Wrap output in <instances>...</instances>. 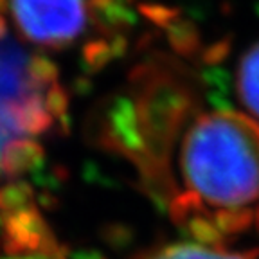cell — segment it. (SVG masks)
<instances>
[{"label":"cell","mask_w":259,"mask_h":259,"mask_svg":"<svg viewBox=\"0 0 259 259\" xmlns=\"http://www.w3.org/2000/svg\"><path fill=\"white\" fill-rule=\"evenodd\" d=\"M180 171L203 205L243 210L259 198V122L245 113H200L184 135Z\"/></svg>","instance_id":"cell-1"},{"label":"cell","mask_w":259,"mask_h":259,"mask_svg":"<svg viewBox=\"0 0 259 259\" xmlns=\"http://www.w3.org/2000/svg\"><path fill=\"white\" fill-rule=\"evenodd\" d=\"M146 150L160 173L171 175L177 137L200 106V76L180 60L153 53L128 74Z\"/></svg>","instance_id":"cell-2"},{"label":"cell","mask_w":259,"mask_h":259,"mask_svg":"<svg viewBox=\"0 0 259 259\" xmlns=\"http://www.w3.org/2000/svg\"><path fill=\"white\" fill-rule=\"evenodd\" d=\"M92 119V135L101 150L134 162L141 173V184H157L177 193L173 175L160 173L148 155L134 97L110 94L96 106Z\"/></svg>","instance_id":"cell-3"},{"label":"cell","mask_w":259,"mask_h":259,"mask_svg":"<svg viewBox=\"0 0 259 259\" xmlns=\"http://www.w3.org/2000/svg\"><path fill=\"white\" fill-rule=\"evenodd\" d=\"M16 31L29 44L51 51L70 47L89 20V0H9Z\"/></svg>","instance_id":"cell-4"},{"label":"cell","mask_w":259,"mask_h":259,"mask_svg":"<svg viewBox=\"0 0 259 259\" xmlns=\"http://www.w3.org/2000/svg\"><path fill=\"white\" fill-rule=\"evenodd\" d=\"M4 252L9 255L41 254L56 259H67V248L54 238L47 220L34 205L6 214L4 220Z\"/></svg>","instance_id":"cell-5"},{"label":"cell","mask_w":259,"mask_h":259,"mask_svg":"<svg viewBox=\"0 0 259 259\" xmlns=\"http://www.w3.org/2000/svg\"><path fill=\"white\" fill-rule=\"evenodd\" d=\"M45 169V148L34 139H13L2 148L0 171L8 178L36 175Z\"/></svg>","instance_id":"cell-6"},{"label":"cell","mask_w":259,"mask_h":259,"mask_svg":"<svg viewBox=\"0 0 259 259\" xmlns=\"http://www.w3.org/2000/svg\"><path fill=\"white\" fill-rule=\"evenodd\" d=\"M238 96L248 112V117L259 122V44L243 54L238 65Z\"/></svg>","instance_id":"cell-7"},{"label":"cell","mask_w":259,"mask_h":259,"mask_svg":"<svg viewBox=\"0 0 259 259\" xmlns=\"http://www.w3.org/2000/svg\"><path fill=\"white\" fill-rule=\"evenodd\" d=\"M16 121L22 135H41L53 128V117L40 92H27L16 103Z\"/></svg>","instance_id":"cell-8"},{"label":"cell","mask_w":259,"mask_h":259,"mask_svg":"<svg viewBox=\"0 0 259 259\" xmlns=\"http://www.w3.org/2000/svg\"><path fill=\"white\" fill-rule=\"evenodd\" d=\"M139 259H254L248 254L229 252L225 247H205L198 243H175L146 252Z\"/></svg>","instance_id":"cell-9"},{"label":"cell","mask_w":259,"mask_h":259,"mask_svg":"<svg viewBox=\"0 0 259 259\" xmlns=\"http://www.w3.org/2000/svg\"><path fill=\"white\" fill-rule=\"evenodd\" d=\"M89 15L96 31L110 38H113L115 34H124L126 31H132L137 25V15L130 9V6L122 4L119 0H115L105 9H90Z\"/></svg>","instance_id":"cell-10"},{"label":"cell","mask_w":259,"mask_h":259,"mask_svg":"<svg viewBox=\"0 0 259 259\" xmlns=\"http://www.w3.org/2000/svg\"><path fill=\"white\" fill-rule=\"evenodd\" d=\"M166 36L175 53L178 56L187 58V60H193L200 51V45H202L198 29L191 20L180 18L175 24H171L166 29Z\"/></svg>","instance_id":"cell-11"},{"label":"cell","mask_w":259,"mask_h":259,"mask_svg":"<svg viewBox=\"0 0 259 259\" xmlns=\"http://www.w3.org/2000/svg\"><path fill=\"white\" fill-rule=\"evenodd\" d=\"M60 77V67L44 54H32L25 65V87L29 92H40L53 87Z\"/></svg>","instance_id":"cell-12"},{"label":"cell","mask_w":259,"mask_h":259,"mask_svg":"<svg viewBox=\"0 0 259 259\" xmlns=\"http://www.w3.org/2000/svg\"><path fill=\"white\" fill-rule=\"evenodd\" d=\"M36 198L34 186L25 180H13L4 186H0V212L11 214L16 210L32 205V200Z\"/></svg>","instance_id":"cell-13"},{"label":"cell","mask_w":259,"mask_h":259,"mask_svg":"<svg viewBox=\"0 0 259 259\" xmlns=\"http://www.w3.org/2000/svg\"><path fill=\"white\" fill-rule=\"evenodd\" d=\"M112 51H110V41L105 38H97V40H89L81 47L79 56V69L83 76H94V74L101 72L106 65L112 61Z\"/></svg>","instance_id":"cell-14"},{"label":"cell","mask_w":259,"mask_h":259,"mask_svg":"<svg viewBox=\"0 0 259 259\" xmlns=\"http://www.w3.org/2000/svg\"><path fill=\"white\" fill-rule=\"evenodd\" d=\"M182 232L189 238H193L198 245H205V247H223V234L218 231V227L214 222L202 212V214H194L189 218L182 227Z\"/></svg>","instance_id":"cell-15"},{"label":"cell","mask_w":259,"mask_h":259,"mask_svg":"<svg viewBox=\"0 0 259 259\" xmlns=\"http://www.w3.org/2000/svg\"><path fill=\"white\" fill-rule=\"evenodd\" d=\"M137 11L157 29H167L171 24L180 20V15H182L180 8H171V6L157 4V2H142L137 6Z\"/></svg>","instance_id":"cell-16"},{"label":"cell","mask_w":259,"mask_h":259,"mask_svg":"<svg viewBox=\"0 0 259 259\" xmlns=\"http://www.w3.org/2000/svg\"><path fill=\"white\" fill-rule=\"evenodd\" d=\"M70 173L65 166H53V167H45L40 173L32 175V186L41 187L45 193H53L56 194L60 189H63V186L69 180Z\"/></svg>","instance_id":"cell-17"},{"label":"cell","mask_w":259,"mask_h":259,"mask_svg":"<svg viewBox=\"0 0 259 259\" xmlns=\"http://www.w3.org/2000/svg\"><path fill=\"white\" fill-rule=\"evenodd\" d=\"M101 238L108 247L115 248V250H124L134 243L135 232L130 225L124 223H108L101 229Z\"/></svg>","instance_id":"cell-18"},{"label":"cell","mask_w":259,"mask_h":259,"mask_svg":"<svg viewBox=\"0 0 259 259\" xmlns=\"http://www.w3.org/2000/svg\"><path fill=\"white\" fill-rule=\"evenodd\" d=\"M70 97L69 92L63 85L60 83H54L53 87H49L47 96H45V108L51 113V117L61 119L63 115H67V110H69Z\"/></svg>","instance_id":"cell-19"},{"label":"cell","mask_w":259,"mask_h":259,"mask_svg":"<svg viewBox=\"0 0 259 259\" xmlns=\"http://www.w3.org/2000/svg\"><path fill=\"white\" fill-rule=\"evenodd\" d=\"M227 54H229V40L216 41L214 45L207 47L205 51L202 53V61H203V63H207V65L218 63V61H222Z\"/></svg>","instance_id":"cell-20"},{"label":"cell","mask_w":259,"mask_h":259,"mask_svg":"<svg viewBox=\"0 0 259 259\" xmlns=\"http://www.w3.org/2000/svg\"><path fill=\"white\" fill-rule=\"evenodd\" d=\"M83 178L89 184H99V186H113V180H110L106 175H103L101 167L96 162H87L83 164Z\"/></svg>","instance_id":"cell-21"},{"label":"cell","mask_w":259,"mask_h":259,"mask_svg":"<svg viewBox=\"0 0 259 259\" xmlns=\"http://www.w3.org/2000/svg\"><path fill=\"white\" fill-rule=\"evenodd\" d=\"M130 41L126 38V34H115V36L110 40V51H112L113 60H119V58H124L128 54Z\"/></svg>","instance_id":"cell-22"},{"label":"cell","mask_w":259,"mask_h":259,"mask_svg":"<svg viewBox=\"0 0 259 259\" xmlns=\"http://www.w3.org/2000/svg\"><path fill=\"white\" fill-rule=\"evenodd\" d=\"M70 90H72L77 97H87V96H90V94H92L94 83H92V79H90L89 76H83V74H81V76L74 77Z\"/></svg>","instance_id":"cell-23"},{"label":"cell","mask_w":259,"mask_h":259,"mask_svg":"<svg viewBox=\"0 0 259 259\" xmlns=\"http://www.w3.org/2000/svg\"><path fill=\"white\" fill-rule=\"evenodd\" d=\"M69 259H106V255L97 248H76L69 252Z\"/></svg>","instance_id":"cell-24"},{"label":"cell","mask_w":259,"mask_h":259,"mask_svg":"<svg viewBox=\"0 0 259 259\" xmlns=\"http://www.w3.org/2000/svg\"><path fill=\"white\" fill-rule=\"evenodd\" d=\"M36 203L38 207H44V209L47 210H54L58 207V196L53 193H45V191H41V193L36 194Z\"/></svg>","instance_id":"cell-25"},{"label":"cell","mask_w":259,"mask_h":259,"mask_svg":"<svg viewBox=\"0 0 259 259\" xmlns=\"http://www.w3.org/2000/svg\"><path fill=\"white\" fill-rule=\"evenodd\" d=\"M158 34L157 31H146L144 34H142L141 38H139V41H137V51L141 53V51H146V49H150L151 45L155 44V41L158 40Z\"/></svg>","instance_id":"cell-26"},{"label":"cell","mask_w":259,"mask_h":259,"mask_svg":"<svg viewBox=\"0 0 259 259\" xmlns=\"http://www.w3.org/2000/svg\"><path fill=\"white\" fill-rule=\"evenodd\" d=\"M115 0H89V9H105Z\"/></svg>","instance_id":"cell-27"},{"label":"cell","mask_w":259,"mask_h":259,"mask_svg":"<svg viewBox=\"0 0 259 259\" xmlns=\"http://www.w3.org/2000/svg\"><path fill=\"white\" fill-rule=\"evenodd\" d=\"M8 20L4 15H0V44H4V40L8 38Z\"/></svg>","instance_id":"cell-28"},{"label":"cell","mask_w":259,"mask_h":259,"mask_svg":"<svg viewBox=\"0 0 259 259\" xmlns=\"http://www.w3.org/2000/svg\"><path fill=\"white\" fill-rule=\"evenodd\" d=\"M8 2L9 0H0V15H4L6 8H8Z\"/></svg>","instance_id":"cell-29"},{"label":"cell","mask_w":259,"mask_h":259,"mask_svg":"<svg viewBox=\"0 0 259 259\" xmlns=\"http://www.w3.org/2000/svg\"><path fill=\"white\" fill-rule=\"evenodd\" d=\"M4 220H6V214L4 212H0V232L4 231Z\"/></svg>","instance_id":"cell-30"},{"label":"cell","mask_w":259,"mask_h":259,"mask_svg":"<svg viewBox=\"0 0 259 259\" xmlns=\"http://www.w3.org/2000/svg\"><path fill=\"white\" fill-rule=\"evenodd\" d=\"M2 259H29V255H8V257Z\"/></svg>","instance_id":"cell-31"},{"label":"cell","mask_w":259,"mask_h":259,"mask_svg":"<svg viewBox=\"0 0 259 259\" xmlns=\"http://www.w3.org/2000/svg\"><path fill=\"white\" fill-rule=\"evenodd\" d=\"M119 2H122V4H126V6H130L132 2H134V0H119Z\"/></svg>","instance_id":"cell-32"},{"label":"cell","mask_w":259,"mask_h":259,"mask_svg":"<svg viewBox=\"0 0 259 259\" xmlns=\"http://www.w3.org/2000/svg\"><path fill=\"white\" fill-rule=\"evenodd\" d=\"M0 175H2V171H0Z\"/></svg>","instance_id":"cell-33"}]
</instances>
